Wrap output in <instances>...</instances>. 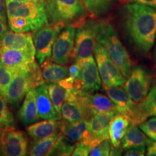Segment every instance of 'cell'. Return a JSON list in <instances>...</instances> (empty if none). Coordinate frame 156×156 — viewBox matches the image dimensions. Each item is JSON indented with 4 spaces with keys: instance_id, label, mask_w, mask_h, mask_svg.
<instances>
[{
    "instance_id": "6da1fadb",
    "label": "cell",
    "mask_w": 156,
    "mask_h": 156,
    "mask_svg": "<svg viewBox=\"0 0 156 156\" xmlns=\"http://www.w3.org/2000/svg\"><path fill=\"white\" fill-rule=\"evenodd\" d=\"M124 28L134 48L142 55L150 53L156 37V8L140 4L124 7Z\"/></svg>"
},
{
    "instance_id": "7a4b0ae2",
    "label": "cell",
    "mask_w": 156,
    "mask_h": 156,
    "mask_svg": "<svg viewBox=\"0 0 156 156\" xmlns=\"http://www.w3.org/2000/svg\"><path fill=\"white\" fill-rule=\"evenodd\" d=\"M5 5L7 19L12 31L16 33L34 32L48 23L44 5L31 0H6Z\"/></svg>"
},
{
    "instance_id": "3957f363",
    "label": "cell",
    "mask_w": 156,
    "mask_h": 156,
    "mask_svg": "<svg viewBox=\"0 0 156 156\" xmlns=\"http://www.w3.org/2000/svg\"><path fill=\"white\" fill-rule=\"evenodd\" d=\"M45 83L38 62L33 61L26 67L17 70L3 97L9 104L17 107L29 90Z\"/></svg>"
},
{
    "instance_id": "277c9868",
    "label": "cell",
    "mask_w": 156,
    "mask_h": 156,
    "mask_svg": "<svg viewBox=\"0 0 156 156\" xmlns=\"http://www.w3.org/2000/svg\"><path fill=\"white\" fill-rule=\"evenodd\" d=\"M96 41L106 48L124 77H128L132 71V62L114 28L108 21L98 20Z\"/></svg>"
},
{
    "instance_id": "5b68a950",
    "label": "cell",
    "mask_w": 156,
    "mask_h": 156,
    "mask_svg": "<svg viewBox=\"0 0 156 156\" xmlns=\"http://www.w3.org/2000/svg\"><path fill=\"white\" fill-rule=\"evenodd\" d=\"M48 23L77 28L87 17L86 8L80 0H45Z\"/></svg>"
},
{
    "instance_id": "8992f818",
    "label": "cell",
    "mask_w": 156,
    "mask_h": 156,
    "mask_svg": "<svg viewBox=\"0 0 156 156\" xmlns=\"http://www.w3.org/2000/svg\"><path fill=\"white\" fill-rule=\"evenodd\" d=\"M93 51L103 88L124 85L126 82L125 77L112 61L106 48L96 41Z\"/></svg>"
},
{
    "instance_id": "52a82bcc",
    "label": "cell",
    "mask_w": 156,
    "mask_h": 156,
    "mask_svg": "<svg viewBox=\"0 0 156 156\" xmlns=\"http://www.w3.org/2000/svg\"><path fill=\"white\" fill-rule=\"evenodd\" d=\"M98 20L86 18L77 27L75 34L73 58L75 62L92 56L96 42Z\"/></svg>"
},
{
    "instance_id": "ba28073f",
    "label": "cell",
    "mask_w": 156,
    "mask_h": 156,
    "mask_svg": "<svg viewBox=\"0 0 156 156\" xmlns=\"http://www.w3.org/2000/svg\"><path fill=\"white\" fill-rule=\"evenodd\" d=\"M64 28L61 24H48L34 31L33 39L36 49V56L41 65L50 58L52 48L56 38Z\"/></svg>"
},
{
    "instance_id": "9c48e42d",
    "label": "cell",
    "mask_w": 156,
    "mask_h": 156,
    "mask_svg": "<svg viewBox=\"0 0 156 156\" xmlns=\"http://www.w3.org/2000/svg\"><path fill=\"white\" fill-rule=\"evenodd\" d=\"M116 114L118 113L116 111L100 113L86 121V131L80 141L93 148L104 140H108L109 122Z\"/></svg>"
},
{
    "instance_id": "30bf717a",
    "label": "cell",
    "mask_w": 156,
    "mask_h": 156,
    "mask_svg": "<svg viewBox=\"0 0 156 156\" xmlns=\"http://www.w3.org/2000/svg\"><path fill=\"white\" fill-rule=\"evenodd\" d=\"M124 83V89L136 103H141L151 89L152 78L145 68L136 66L132 69L131 73Z\"/></svg>"
},
{
    "instance_id": "8fae6325",
    "label": "cell",
    "mask_w": 156,
    "mask_h": 156,
    "mask_svg": "<svg viewBox=\"0 0 156 156\" xmlns=\"http://www.w3.org/2000/svg\"><path fill=\"white\" fill-rule=\"evenodd\" d=\"M77 98L83 108L84 120L85 121L100 113L116 111L112 100L101 93H88L80 90L77 93Z\"/></svg>"
},
{
    "instance_id": "7c38bea8",
    "label": "cell",
    "mask_w": 156,
    "mask_h": 156,
    "mask_svg": "<svg viewBox=\"0 0 156 156\" xmlns=\"http://www.w3.org/2000/svg\"><path fill=\"white\" fill-rule=\"evenodd\" d=\"M76 28L66 26L56 38L52 48L50 59L60 64H66L73 58Z\"/></svg>"
},
{
    "instance_id": "4fadbf2b",
    "label": "cell",
    "mask_w": 156,
    "mask_h": 156,
    "mask_svg": "<svg viewBox=\"0 0 156 156\" xmlns=\"http://www.w3.org/2000/svg\"><path fill=\"white\" fill-rule=\"evenodd\" d=\"M80 67L78 78L82 90L85 93H94L101 87V79L98 69L93 56L82 58L76 62Z\"/></svg>"
},
{
    "instance_id": "5bb4252c",
    "label": "cell",
    "mask_w": 156,
    "mask_h": 156,
    "mask_svg": "<svg viewBox=\"0 0 156 156\" xmlns=\"http://www.w3.org/2000/svg\"><path fill=\"white\" fill-rule=\"evenodd\" d=\"M106 94L114 104L119 114L129 116L132 119L134 125H138L139 103H134L126 93L124 87H112L105 89Z\"/></svg>"
},
{
    "instance_id": "9a60e30c",
    "label": "cell",
    "mask_w": 156,
    "mask_h": 156,
    "mask_svg": "<svg viewBox=\"0 0 156 156\" xmlns=\"http://www.w3.org/2000/svg\"><path fill=\"white\" fill-rule=\"evenodd\" d=\"M0 148L4 155L9 156H24L28 155V139L22 131L9 129L2 131L0 138Z\"/></svg>"
},
{
    "instance_id": "2e32d148",
    "label": "cell",
    "mask_w": 156,
    "mask_h": 156,
    "mask_svg": "<svg viewBox=\"0 0 156 156\" xmlns=\"http://www.w3.org/2000/svg\"><path fill=\"white\" fill-rule=\"evenodd\" d=\"M35 56V51L0 48V58L2 62L6 67L15 72L24 68L34 61Z\"/></svg>"
},
{
    "instance_id": "e0dca14e",
    "label": "cell",
    "mask_w": 156,
    "mask_h": 156,
    "mask_svg": "<svg viewBox=\"0 0 156 156\" xmlns=\"http://www.w3.org/2000/svg\"><path fill=\"white\" fill-rule=\"evenodd\" d=\"M33 90L36 97L37 109L40 118L48 120H61V114L54 108L48 94L47 85H46V83L35 87Z\"/></svg>"
},
{
    "instance_id": "ac0fdd59",
    "label": "cell",
    "mask_w": 156,
    "mask_h": 156,
    "mask_svg": "<svg viewBox=\"0 0 156 156\" xmlns=\"http://www.w3.org/2000/svg\"><path fill=\"white\" fill-rule=\"evenodd\" d=\"M133 126L135 125L129 116L118 114L113 117L108 125V137L113 147H120L122 138Z\"/></svg>"
},
{
    "instance_id": "d6986e66",
    "label": "cell",
    "mask_w": 156,
    "mask_h": 156,
    "mask_svg": "<svg viewBox=\"0 0 156 156\" xmlns=\"http://www.w3.org/2000/svg\"><path fill=\"white\" fill-rule=\"evenodd\" d=\"M80 90H68V95L61 108V116L64 120L74 123L84 120L83 108L77 98V93Z\"/></svg>"
},
{
    "instance_id": "ffe728a7",
    "label": "cell",
    "mask_w": 156,
    "mask_h": 156,
    "mask_svg": "<svg viewBox=\"0 0 156 156\" xmlns=\"http://www.w3.org/2000/svg\"><path fill=\"white\" fill-rule=\"evenodd\" d=\"M0 48H17L36 51L33 34L30 32L16 33L14 31H7L3 38L0 41Z\"/></svg>"
},
{
    "instance_id": "44dd1931",
    "label": "cell",
    "mask_w": 156,
    "mask_h": 156,
    "mask_svg": "<svg viewBox=\"0 0 156 156\" xmlns=\"http://www.w3.org/2000/svg\"><path fill=\"white\" fill-rule=\"evenodd\" d=\"M17 116L25 126L34 124L40 119L37 109L36 97L33 89L29 90L25 95L22 106L17 112Z\"/></svg>"
},
{
    "instance_id": "7402d4cb",
    "label": "cell",
    "mask_w": 156,
    "mask_h": 156,
    "mask_svg": "<svg viewBox=\"0 0 156 156\" xmlns=\"http://www.w3.org/2000/svg\"><path fill=\"white\" fill-rule=\"evenodd\" d=\"M42 75L45 83H58L69 75V68L64 64H57L50 58L41 64Z\"/></svg>"
},
{
    "instance_id": "603a6c76",
    "label": "cell",
    "mask_w": 156,
    "mask_h": 156,
    "mask_svg": "<svg viewBox=\"0 0 156 156\" xmlns=\"http://www.w3.org/2000/svg\"><path fill=\"white\" fill-rule=\"evenodd\" d=\"M59 121L44 119L41 122L27 126L26 131L28 135L34 140L46 137L59 131Z\"/></svg>"
},
{
    "instance_id": "cb8c5ba5",
    "label": "cell",
    "mask_w": 156,
    "mask_h": 156,
    "mask_svg": "<svg viewBox=\"0 0 156 156\" xmlns=\"http://www.w3.org/2000/svg\"><path fill=\"white\" fill-rule=\"evenodd\" d=\"M59 131L64 136L74 142H78L83 139L84 133L86 131V121L70 123L67 121L59 120Z\"/></svg>"
},
{
    "instance_id": "d4e9b609",
    "label": "cell",
    "mask_w": 156,
    "mask_h": 156,
    "mask_svg": "<svg viewBox=\"0 0 156 156\" xmlns=\"http://www.w3.org/2000/svg\"><path fill=\"white\" fill-rule=\"evenodd\" d=\"M62 133L58 131L51 135L46 136L43 139L34 140L29 149L28 155L32 156H42L47 155V153L53 146L62 137Z\"/></svg>"
},
{
    "instance_id": "484cf974",
    "label": "cell",
    "mask_w": 156,
    "mask_h": 156,
    "mask_svg": "<svg viewBox=\"0 0 156 156\" xmlns=\"http://www.w3.org/2000/svg\"><path fill=\"white\" fill-rule=\"evenodd\" d=\"M88 14L95 19L106 15L112 10L116 0H80Z\"/></svg>"
},
{
    "instance_id": "4316f807",
    "label": "cell",
    "mask_w": 156,
    "mask_h": 156,
    "mask_svg": "<svg viewBox=\"0 0 156 156\" xmlns=\"http://www.w3.org/2000/svg\"><path fill=\"white\" fill-rule=\"evenodd\" d=\"M151 116H156V85L152 87L145 99L139 103V124Z\"/></svg>"
},
{
    "instance_id": "83f0119b",
    "label": "cell",
    "mask_w": 156,
    "mask_h": 156,
    "mask_svg": "<svg viewBox=\"0 0 156 156\" xmlns=\"http://www.w3.org/2000/svg\"><path fill=\"white\" fill-rule=\"evenodd\" d=\"M149 140L145 133L135 125L132 126L122 138V147L124 150H127L137 146H146Z\"/></svg>"
},
{
    "instance_id": "f1b7e54d",
    "label": "cell",
    "mask_w": 156,
    "mask_h": 156,
    "mask_svg": "<svg viewBox=\"0 0 156 156\" xmlns=\"http://www.w3.org/2000/svg\"><path fill=\"white\" fill-rule=\"evenodd\" d=\"M47 87L48 94L54 108L61 114V108L67 98L68 90L65 89L58 83H50L49 85H47Z\"/></svg>"
},
{
    "instance_id": "f546056e",
    "label": "cell",
    "mask_w": 156,
    "mask_h": 156,
    "mask_svg": "<svg viewBox=\"0 0 156 156\" xmlns=\"http://www.w3.org/2000/svg\"><path fill=\"white\" fill-rule=\"evenodd\" d=\"M5 98L0 94V131L15 128V121Z\"/></svg>"
},
{
    "instance_id": "4dcf8cb0",
    "label": "cell",
    "mask_w": 156,
    "mask_h": 156,
    "mask_svg": "<svg viewBox=\"0 0 156 156\" xmlns=\"http://www.w3.org/2000/svg\"><path fill=\"white\" fill-rule=\"evenodd\" d=\"M76 144L62 135L59 140L53 146L47 155H72Z\"/></svg>"
},
{
    "instance_id": "1f68e13d",
    "label": "cell",
    "mask_w": 156,
    "mask_h": 156,
    "mask_svg": "<svg viewBox=\"0 0 156 156\" xmlns=\"http://www.w3.org/2000/svg\"><path fill=\"white\" fill-rule=\"evenodd\" d=\"M15 74V71L6 67L0 58V94L2 96Z\"/></svg>"
},
{
    "instance_id": "d6a6232c",
    "label": "cell",
    "mask_w": 156,
    "mask_h": 156,
    "mask_svg": "<svg viewBox=\"0 0 156 156\" xmlns=\"http://www.w3.org/2000/svg\"><path fill=\"white\" fill-rule=\"evenodd\" d=\"M139 127L148 137L156 141V116L147 119L139 124Z\"/></svg>"
},
{
    "instance_id": "836d02e7",
    "label": "cell",
    "mask_w": 156,
    "mask_h": 156,
    "mask_svg": "<svg viewBox=\"0 0 156 156\" xmlns=\"http://www.w3.org/2000/svg\"><path fill=\"white\" fill-rule=\"evenodd\" d=\"M112 145L108 140H104L99 145L91 149L89 155L90 156H109L112 155Z\"/></svg>"
},
{
    "instance_id": "e575fe53",
    "label": "cell",
    "mask_w": 156,
    "mask_h": 156,
    "mask_svg": "<svg viewBox=\"0 0 156 156\" xmlns=\"http://www.w3.org/2000/svg\"><path fill=\"white\" fill-rule=\"evenodd\" d=\"M92 147L90 146L85 145L84 142L82 141L78 142L76 144L75 149H74L73 153L72 155L74 156H86L89 155L90 152Z\"/></svg>"
},
{
    "instance_id": "d590c367",
    "label": "cell",
    "mask_w": 156,
    "mask_h": 156,
    "mask_svg": "<svg viewBox=\"0 0 156 156\" xmlns=\"http://www.w3.org/2000/svg\"><path fill=\"white\" fill-rule=\"evenodd\" d=\"M146 148L145 145L137 146L127 149L123 155L125 156H143L145 155Z\"/></svg>"
},
{
    "instance_id": "8d00e7d4",
    "label": "cell",
    "mask_w": 156,
    "mask_h": 156,
    "mask_svg": "<svg viewBox=\"0 0 156 156\" xmlns=\"http://www.w3.org/2000/svg\"><path fill=\"white\" fill-rule=\"evenodd\" d=\"M146 146H147L146 155L156 156V141L153 140H149Z\"/></svg>"
},
{
    "instance_id": "74e56055",
    "label": "cell",
    "mask_w": 156,
    "mask_h": 156,
    "mask_svg": "<svg viewBox=\"0 0 156 156\" xmlns=\"http://www.w3.org/2000/svg\"><path fill=\"white\" fill-rule=\"evenodd\" d=\"M0 20L7 24V12L5 0H0Z\"/></svg>"
},
{
    "instance_id": "f35d334b",
    "label": "cell",
    "mask_w": 156,
    "mask_h": 156,
    "mask_svg": "<svg viewBox=\"0 0 156 156\" xmlns=\"http://www.w3.org/2000/svg\"><path fill=\"white\" fill-rule=\"evenodd\" d=\"M128 1L131 2L140 4V5H147L156 8V0H128Z\"/></svg>"
},
{
    "instance_id": "ab89813d",
    "label": "cell",
    "mask_w": 156,
    "mask_h": 156,
    "mask_svg": "<svg viewBox=\"0 0 156 156\" xmlns=\"http://www.w3.org/2000/svg\"><path fill=\"white\" fill-rule=\"evenodd\" d=\"M7 24L0 20V41L3 38L5 35L7 33Z\"/></svg>"
},
{
    "instance_id": "60d3db41",
    "label": "cell",
    "mask_w": 156,
    "mask_h": 156,
    "mask_svg": "<svg viewBox=\"0 0 156 156\" xmlns=\"http://www.w3.org/2000/svg\"><path fill=\"white\" fill-rule=\"evenodd\" d=\"M31 1L35 2L40 4V5H44V2H45V0H31Z\"/></svg>"
},
{
    "instance_id": "b9f144b4",
    "label": "cell",
    "mask_w": 156,
    "mask_h": 156,
    "mask_svg": "<svg viewBox=\"0 0 156 156\" xmlns=\"http://www.w3.org/2000/svg\"><path fill=\"white\" fill-rule=\"evenodd\" d=\"M2 133V131H0V138H1ZM0 155H4V153H3V151H2V149H1V148H0Z\"/></svg>"
},
{
    "instance_id": "7bdbcfd3",
    "label": "cell",
    "mask_w": 156,
    "mask_h": 156,
    "mask_svg": "<svg viewBox=\"0 0 156 156\" xmlns=\"http://www.w3.org/2000/svg\"><path fill=\"white\" fill-rule=\"evenodd\" d=\"M154 58H155V62H156V46H155V51H154Z\"/></svg>"
},
{
    "instance_id": "ee69618b",
    "label": "cell",
    "mask_w": 156,
    "mask_h": 156,
    "mask_svg": "<svg viewBox=\"0 0 156 156\" xmlns=\"http://www.w3.org/2000/svg\"><path fill=\"white\" fill-rule=\"evenodd\" d=\"M9 1H27V0H9Z\"/></svg>"
},
{
    "instance_id": "f6af8a7d",
    "label": "cell",
    "mask_w": 156,
    "mask_h": 156,
    "mask_svg": "<svg viewBox=\"0 0 156 156\" xmlns=\"http://www.w3.org/2000/svg\"><path fill=\"white\" fill-rule=\"evenodd\" d=\"M155 83H156V75H155Z\"/></svg>"
}]
</instances>
